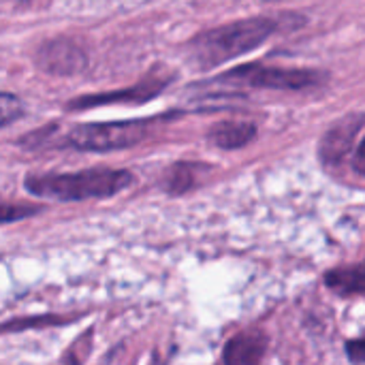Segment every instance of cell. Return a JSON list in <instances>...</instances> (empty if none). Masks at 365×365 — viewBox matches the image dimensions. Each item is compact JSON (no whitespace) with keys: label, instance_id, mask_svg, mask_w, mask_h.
<instances>
[{"label":"cell","instance_id":"52a82bcc","mask_svg":"<svg viewBox=\"0 0 365 365\" xmlns=\"http://www.w3.org/2000/svg\"><path fill=\"white\" fill-rule=\"evenodd\" d=\"M365 118L361 113H349L342 120H338L336 124H331L327 128V133L323 135L321 143H319V158L323 165L327 167H336L340 165L353 150L361 128H364Z\"/></svg>","mask_w":365,"mask_h":365},{"label":"cell","instance_id":"5bb4252c","mask_svg":"<svg viewBox=\"0 0 365 365\" xmlns=\"http://www.w3.org/2000/svg\"><path fill=\"white\" fill-rule=\"evenodd\" d=\"M346 349V357L353 365L365 364V336L364 338H355V340H349L344 344Z\"/></svg>","mask_w":365,"mask_h":365},{"label":"cell","instance_id":"277c9868","mask_svg":"<svg viewBox=\"0 0 365 365\" xmlns=\"http://www.w3.org/2000/svg\"><path fill=\"white\" fill-rule=\"evenodd\" d=\"M327 81V73L317 68H278V66H261V64H242L235 66L210 83L225 86H248V88H265V90H308L323 86Z\"/></svg>","mask_w":365,"mask_h":365},{"label":"cell","instance_id":"ba28073f","mask_svg":"<svg viewBox=\"0 0 365 365\" xmlns=\"http://www.w3.org/2000/svg\"><path fill=\"white\" fill-rule=\"evenodd\" d=\"M267 353V336L259 329L242 331L233 336L222 353L225 365H263Z\"/></svg>","mask_w":365,"mask_h":365},{"label":"cell","instance_id":"9a60e30c","mask_svg":"<svg viewBox=\"0 0 365 365\" xmlns=\"http://www.w3.org/2000/svg\"><path fill=\"white\" fill-rule=\"evenodd\" d=\"M351 165H353L355 173H359V175L365 178V137L361 139V143L357 145V150H355V154L351 158Z\"/></svg>","mask_w":365,"mask_h":365},{"label":"cell","instance_id":"30bf717a","mask_svg":"<svg viewBox=\"0 0 365 365\" xmlns=\"http://www.w3.org/2000/svg\"><path fill=\"white\" fill-rule=\"evenodd\" d=\"M325 287L340 297L365 295V259L359 265L334 267L325 274Z\"/></svg>","mask_w":365,"mask_h":365},{"label":"cell","instance_id":"8fae6325","mask_svg":"<svg viewBox=\"0 0 365 365\" xmlns=\"http://www.w3.org/2000/svg\"><path fill=\"white\" fill-rule=\"evenodd\" d=\"M203 167L195 165V163H178L167 171L165 178V190L171 195H182L186 190H190L197 184V175Z\"/></svg>","mask_w":365,"mask_h":365},{"label":"cell","instance_id":"4fadbf2b","mask_svg":"<svg viewBox=\"0 0 365 365\" xmlns=\"http://www.w3.org/2000/svg\"><path fill=\"white\" fill-rule=\"evenodd\" d=\"M36 212H41V207H36V205H28V203H4V201H0V225L28 218V216H32Z\"/></svg>","mask_w":365,"mask_h":365},{"label":"cell","instance_id":"9c48e42d","mask_svg":"<svg viewBox=\"0 0 365 365\" xmlns=\"http://www.w3.org/2000/svg\"><path fill=\"white\" fill-rule=\"evenodd\" d=\"M257 137V126L246 120H225L210 128L207 139L220 150H240L246 148Z\"/></svg>","mask_w":365,"mask_h":365},{"label":"cell","instance_id":"6da1fadb","mask_svg":"<svg viewBox=\"0 0 365 365\" xmlns=\"http://www.w3.org/2000/svg\"><path fill=\"white\" fill-rule=\"evenodd\" d=\"M302 24L304 17H299L297 13H280L278 17L257 15L248 19H237L197 34L188 43V53L199 68H214L257 49L276 32L284 28H297Z\"/></svg>","mask_w":365,"mask_h":365},{"label":"cell","instance_id":"5b68a950","mask_svg":"<svg viewBox=\"0 0 365 365\" xmlns=\"http://www.w3.org/2000/svg\"><path fill=\"white\" fill-rule=\"evenodd\" d=\"M34 62L41 71L49 75L66 77V75H77L86 71L88 53L77 41L68 36H58L38 45L34 53Z\"/></svg>","mask_w":365,"mask_h":365},{"label":"cell","instance_id":"2e32d148","mask_svg":"<svg viewBox=\"0 0 365 365\" xmlns=\"http://www.w3.org/2000/svg\"><path fill=\"white\" fill-rule=\"evenodd\" d=\"M267 2H276V0H267Z\"/></svg>","mask_w":365,"mask_h":365},{"label":"cell","instance_id":"7a4b0ae2","mask_svg":"<svg viewBox=\"0 0 365 365\" xmlns=\"http://www.w3.org/2000/svg\"><path fill=\"white\" fill-rule=\"evenodd\" d=\"M135 178L126 169H107L94 167L75 173H43L28 175L24 186L34 197H47L56 201H86L113 197L128 186Z\"/></svg>","mask_w":365,"mask_h":365},{"label":"cell","instance_id":"8992f818","mask_svg":"<svg viewBox=\"0 0 365 365\" xmlns=\"http://www.w3.org/2000/svg\"><path fill=\"white\" fill-rule=\"evenodd\" d=\"M171 75H158L150 73L143 77L137 86H130L126 90H113V92H98V94H86L79 98H73L66 109L81 111V109H92V107H103V105H118V103H148L156 98L171 81Z\"/></svg>","mask_w":365,"mask_h":365},{"label":"cell","instance_id":"3957f363","mask_svg":"<svg viewBox=\"0 0 365 365\" xmlns=\"http://www.w3.org/2000/svg\"><path fill=\"white\" fill-rule=\"evenodd\" d=\"M169 118H173V113L137 118V120H120V122L77 124L75 128L68 130V143L81 152H113V150L133 148L150 135V128L156 122H163Z\"/></svg>","mask_w":365,"mask_h":365},{"label":"cell","instance_id":"7c38bea8","mask_svg":"<svg viewBox=\"0 0 365 365\" xmlns=\"http://www.w3.org/2000/svg\"><path fill=\"white\" fill-rule=\"evenodd\" d=\"M24 115V105L21 101L11 94V92H0V128L13 124Z\"/></svg>","mask_w":365,"mask_h":365}]
</instances>
